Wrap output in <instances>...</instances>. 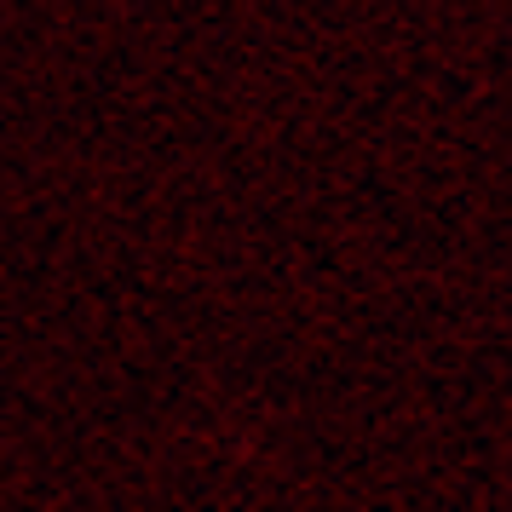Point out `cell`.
I'll list each match as a JSON object with an SVG mask.
<instances>
[]
</instances>
